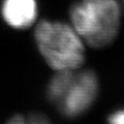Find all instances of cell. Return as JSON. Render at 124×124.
<instances>
[{
  "label": "cell",
  "mask_w": 124,
  "mask_h": 124,
  "mask_svg": "<svg viewBox=\"0 0 124 124\" xmlns=\"http://www.w3.org/2000/svg\"><path fill=\"white\" fill-rule=\"evenodd\" d=\"M70 21L85 44L102 49L118 35L121 8L117 0H81L71 7Z\"/></svg>",
  "instance_id": "obj_1"
},
{
  "label": "cell",
  "mask_w": 124,
  "mask_h": 124,
  "mask_svg": "<svg viewBox=\"0 0 124 124\" xmlns=\"http://www.w3.org/2000/svg\"><path fill=\"white\" fill-rule=\"evenodd\" d=\"M34 38L41 56L55 71L78 70L85 62V42L70 25L41 21Z\"/></svg>",
  "instance_id": "obj_2"
},
{
  "label": "cell",
  "mask_w": 124,
  "mask_h": 124,
  "mask_svg": "<svg viewBox=\"0 0 124 124\" xmlns=\"http://www.w3.org/2000/svg\"><path fill=\"white\" fill-rule=\"evenodd\" d=\"M97 94L98 80L95 72L76 71L72 81L56 106L63 116L76 118L91 108Z\"/></svg>",
  "instance_id": "obj_3"
},
{
  "label": "cell",
  "mask_w": 124,
  "mask_h": 124,
  "mask_svg": "<svg viewBox=\"0 0 124 124\" xmlns=\"http://www.w3.org/2000/svg\"><path fill=\"white\" fill-rule=\"evenodd\" d=\"M1 14L7 25L15 29H26L36 20L37 4L35 0H4Z\"/></svg>",
  "instance_id": "obj_4"
},
{
  "label": "cell",
  "mask_w": 124,
  "mask_h": 124,
  "mask_svg": "<svg viewBox=\"0 0 124 124\" xmlns=\"http://www.w3.org/2000/svg\"><path fill=\"white\" fill-rule=\"evenodd\" d=\"M77 70H59L56 71V75L54 76L49 83L46 94L48 98L52 102L57 103L64 94L65 90L69 86V84L72 81L75 73Z\"/></svg>",
  "instance_id": "obj_5"
},
{
  "label": "cell",
  "mask_w": 124,
  "mask_h": 124,
  "mask_svg": "<svg viewBox=\"0 0 124 124\" xmlns=\"http://www.w3.org/2000/svg\"><path fill=\"white\" fill-rule=\"evenodd\" d=\"M7 124H51V122L42 115L31 114L27 116H23V115L14 116L7 122Z\"/></svg>",
  "instance_id": "obj_6"
},
{
  "label": "cell",
  "mask_w": 124,
  "mask_h": 124,
  "mask_svg": "<svg viewBox=\"0 0 124 124\" xmlns=\"http://www.w3.org/2000/svg\"><path fill=\"white\" fill-rule=\"evenodd\" d=\"M110 124H124V110L117 111L108 117Z\"/></svg>",
  "instance_id": "obj_7"
}]
</instances>
